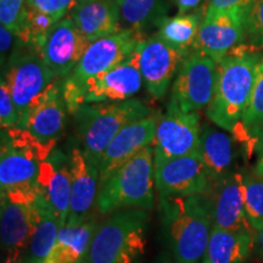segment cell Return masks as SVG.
<instances>
[{
    "mask_svg": "<svg viewBox=\"0 0 263 263\" xmlns=\"http://www.w3.org/2000/svg\"><path fill=\"white\" fill-rule=\"evenodd\" d=\"M66 110L62 84L55 80L33 104L25 129L43 144H55L65 129Z\"/></svg>",
    "mask_w": 263,
    "mask_h": 263,
    "instance_id": "cell-18",
    "label": "cell"
},
{
    "mask_svg": "<svg viewBox=\"0 0 263 263\" xmlns=\"http://www.w3.org/2000/svg\"><path fill=\"white\" fill-rule=\"evenodd\" d=\"M160 209L164 234L176 262H199L213 228L206 196H162Z\"/></svg>",
    "mask_w": 263,
    "mask_h": 263,
    "instance_id": "cell-2",
    "label": "cell"
},
{
    "mask_svg": "<svg viewBox=\"0 0 263 263\" xmlns=\"http://www.w3.org/2000/svg\"><path fill=\"white\" fill-rule=\"evenodd\" d=\"M256 150H257V155H258V161H257V166H256V171L259 173H263V133L259 136L258 141H257V146H256Z\"/></svg>",
    "mask_w": 263,
    "mask_h": 263,
    "instance_id": "cell-40",
    "label": "cell"
},
{
    "mask_svg": "<svg viewBox=\"0 0 263 263\" xmlns=\"http://www.w3.org/2000/svg\"><path fill=\"white\" fill-rule=\"evenodd\" d=\"M262 174H263V173H262Z\"/></svg>",
    "mask_w": 263,
    "mask_h": 263,
    "instance_id": "cell-45",
    "label": "cell"
},
{
    "mask_svg": "<svg viewBox=\"0 0 263 263\" xmlns=\"http://www.w3.org/2000/svg\"><path fill=\"white\" fill-rule=\"evenodd\" d=\"M154 188V147L147 146L99 185L97 209L101 215L128 209L149 211L155 201Z\"/></svg>",
    "mask_w": 263,
    "mask_h": 263,
    "instance_id": "cell-5",
    "label": "cell"
},
{
    "mask_svg": "<svg viewBox=\"0 0 263 263\" xmlns=\"http://www.w3.org/2000/svg\"><path fill=\"white\" fill-rule=\"evenodd\" d=\"M240 126L249 138V145L251 144L252 149H256L258 138L263 133V58L258 64L254 89Z\"/></svg>",
    "mask_w": 263,
    "mask_h": 263,
    "instance_id": "cell-28",
    "label": "cell"
},
{
    "mask_svg": "<svg viewBox=\"0 0 263 263\" xmlns=\"http://www.w3.org/2000/svg\"><path fill=\"white\" fill-rule=\"evenodd\" d=\"M72 193L70 212L66 224H81L93 219L99 193V171L91 167L83 150L72 147L70 153Z\"/></svg>",
    "mask_w": 263,
    "mask_h": 263,
    "instance_id": "cell-19",
    "label": "cell"
},
{
    "mask_svg": "<svg viewBox=\"0 0 263 263\" xmlns=\"http://www.w3.org/2000/svg\"><path fill=\"white\" fill-rule=\"evenodd\" d=\"M28 6L43 14L52 16L58 22L64 18L60 0H28Z\"/></svg>",
    "mask_w": 263,
    "mask_h": 263,
    "instance_id": "cell-36",
    "label": "cell"
},
{
    "mask_svg": "<svg viewBox=\"0 0 263 263\" xmlns=\"http://www.w3.org/2000/svg\"><path fill=\"white\" fill-rule=\"evenodd\" d=\"M57 78L37 51L11 59L5 81L17 108L20 128H25L33 104Z\"/></svg>",
    "mask_w": 263,
    "mask_h": 263,
    "instance_id": "cell-8",
    "label": "cell"
},
{
    "mask_svg": "<svg viewBox=\"0 0 263 263\" xmlns=\"http://www.w3.org/2000/svg\"><path fill=\"white\" fill-rule=\"evenodd\" d=\"M27 9L28 0H0V24L17 34Z\"/></svg>",
    "mask_w": 263,
    "mask_h": 263,
    "instance_id": "cell-33",
    "label": "cell"
},
{
    "mask_svg": "<svg viewBox=\"0 0 263 263\" xmlns=\"http://www.w3.org/2000/svg\"><path fill=\"white\" fill-rule=\"evenodd\" d=\"M256 242H257L258 246V252L259 256L263 258V229L257 232V238H256Z\"/></svg>",
    "mask_w": 263,
    "mask_h": 263,
    "instance_id": "cell-42",
    "label": "cell"
},
{
    "mask_svg": "<svg viewBox=\"0 0 263 263\" xmlns=\"http://www.w3.org/2000/svg\"><path fill=\"white\" fill-rule=\"evenodd\" d=\"M39 195L49 203L65 226L68 218L72 193L70 160L60 151H52L47 160L42 161L38 174Z\"/></svg>",
    "mask_w": 263,
    "mask_h": 263,
    "instance_id": "cell-20",
    "label": "cell"
},
{
    "mask_svg": "<svg viewBox=\"0 0 263 263\" xmlns=\"http://www.w3.org/2000/svg\"><path fill=\"white\" fill-rule=\"evenodd\" d=\"M74 2H77V0H60L62 15L65 16L70 10L73 9V6L76 5Z\"/></svg>",
    "mask_w": 263,
    "mask_h": 263,
    "instance_id": "cell-41",
    "label": "cell"
},
{
    "mask_svg": "<svg viewBox=\"0 0 263 263\" xmlns=\"http://www.w3.org/2000/svg\"><path fill=\"white\" fill-rule=\"evenodd\" d=\"M242 22L250 44L263 48V0H252L244 10Z\"/></svg>",
    "mask_w": 263,
    "mask_h": 263,
    "instance_id": "cell-32",
    "label": "cell"
},
{
    "mask_svg": "<svg viewBox=\"0 0 263 263\" xmlns=\"http://www.w3.org/2000/svg\"><path fill=\"white\" fill-rule=\"evenodd\" d=\"M251 230L212 228L202 263H242L254 248Z\"/></svg>",
    "mask_w": 263,
    "mask_h": 263,
    "instance_id": "cell-24",
    "label": "cell"
},
{
    "mask_svg": "<svg viewBox=\"0 0 263 263\" xmlns=\"http://www.w3.org/2000/svg\"><path fill=\"white\" fill-rule=\"evenodd\" d=\"M176 263H179V262H176Z\"/></svg>",
    "mask_w": 263,
    "mask_h": 263,
    "instance_id": "cell-44",
    "label": "cell"
},
{
    "mask_svg": "<svg viewBox=\"0 0 263 263\" xmlns=\"http://www.w3.org/2000/svg\"><path fill=\"white\" fill-rule=\"evenodd\" d=\"M57 22L58 21L52 16L43 14V12H39L28 6L24 24L16 35L25 45H29L39 54L47 41L49 33Z\"/></svg>",
    "mask_w": 263,
    "mask_h": 263,
    "instance_id": "cell-29",
    "label": "cell"
},
{
    "mask_svg": "<svg viewBox=\"0 0 263 263\" xmlns=\"http://www.w3.org/2000/svg\"><path fill=\"white\" fill-rule=\"evenodd\" d=\"M200 121L196 112H184L171 99L166 114L157 118L154 160H172L199 151Z\"/></svg>",
    "mask_w": 263,
    "mask_h": 263,
    "instance_id": "cell-9",
    "label": "cell"
},
{
    "mask_svg": "<svg viewBox=\"0 0 263 263\" xmlns=\"http://www.w3.org/2000/svg\"><path fill=\"white\" fill-rule=\"evenodd\" d=\"M252 0H210L209 8L218 10H244L251 4Z\"/></svg>",
    "mask_w": 263,
    "mask_h": 263,
    "instance_id": "cell-37",
    "label": "cell"
},
{
    "mask_svg": "<svg viewBox=\"0 0 263 263\" xmlns=\"http://www.w3.org/2000/svg\"><path fill=\"white\" fill-rule=\"evenodd\" d=\"M154 179L160 197L205 195L211 184L199 151L172 160H154Z\"/></svg>",
    "mask_w": 263,
    "mask_h": 263,
    "instance_id": "cell-12",
    "label": "cell"
},
{
    "mask_svg": "<svg viewBox=\"0 0 263 263\" xmlns=\"http://www.w3.org/2000/svg\"><path fill=\"white\" fill-rule=\"evenodd\" d=\"M0 124H2V129L20 127L17 108L15 106L9 85L4 77L2 78V83H0Z\"/></svg>",
    "mask_w": 263,
    "mask_h": 263,
    "instance_id": "cell-34",
    "label": "cell"
},
{
    "mask_svg": "<svg viewBox=\"0 0 263 263\" xmlns=\"http://www.w3.org/2000/svg\"><path fill=\"white\" fill-rule=\"evenodd\" d=\"M255 45H236L217 64L216 87L206 115L216 126L233 132L250 103L261 57Z\"/></svg>",
    "mask_w": 263,
    "mask_h": 263,
    "instance_id": "cell-1",
    "label": "cell"
},
{
    "mask_svg": "<svg viewBox=\"0 0 263 263\" xmlns=\"http://www.w3.org/2000/svg\"><path fill=\"white\" fill-rule=\"evenodd\" d=\"M141 41L143 39L139 33L122 29L90 43L72 74L66 78V82L80 87L85 82L110 71L126 61Z\"/></svg>",
    "mask_w": 263,
    "mask_h": 263,
    "instance_id": "cell-11",
    "label": "cell"
},
{
    "mask_svg": "<svg viewBox=\"0 0 263 263\" xmlns=\"http://www.w3.org/2000/svg\"><path fill=\"white\" fill-rule=\"evenodd\" d=\"M217 62L195 51L182 64L172 85V100L184 112H196L211 103L216 87Z\"/></svg>",
    "mask_w": 263,
    "mask_h": 263,
    "instance_id": "cell-10",
    "label": "cell"
},
{
    "mask_svg": "<svg viewBox=\"0 0 263 263\" xmlns=\"http://www.w3.org/2000/svg\"><path fill=\"white\" fill-rule=\"evenodd\" d=\"M157 118L159 117L150 115L138 120L124 127L114 138L104 151L99 163V185L141 150L154 145Z\"/></svg>",
    "mask_w": 263,
    "mask_h": 263,
    "instance_id": "cell-17",
    "label": "cell"
},
{
    "mask_svg": "<svg viewBox=\"0 0 263 263\" xmlns=\"http://www.w3.org/2000/svg\"><path fill=\"white\" fill-rule=\"evenodd\" d=\"M15 33L6 28L5 26H0V50H2V60L4 61L5 55L14 44Z\"/></svg>",
    "mask_w": 263,
    "mask_h": 263,
    "instance_id": "cell-38",
    "label": "cell"
},
{
    "mask_svg": "<svg viewBox=\"0 0 263 263\" xmlns=\"http://www.w3.org/2000/svg\"><path fill=\"white\" fill-rule=\"evenodd\" d=\"M245 186V213L255 232L263 229V174L256 170L242 174Z\"/></svg>",
    "mask_w": 263,
    "mask_h": 263,
    "instance_id": "cell-30",
    "label": "cell"
},
{
    "mask_svg": "<svg viewBox=\"0 0 263 263\" xmlns=\"http://www.w3.org/2000/svg\"><path fill=\"white\" fill-rule=\"evenodd\" d=\"M150 111L138 99L112 104H87L73 114L83 153L91 167L99 171L101 156L108 144L128 124L150 116Z\"/></svg>",
    "mask_w": 263,
    "mask_h": 263,
    "instance_id": "cell-4",
    "label": "cell"
},
{
    "mask_svg": "<svg viewBox=\"0 0 263 263\" xmlns=\"http://www.w3.org/2000/svg\"><path fill=\"white\" fill-rule=\"evenodd\" d=\"M77 2H88V0H77ZM76 2V3H77Z\"/></svg>",
    "mask_w": 263,
    "mask_h": 263,
    "instance_id": "cell-43",
    "label": "cell"
},
{
    "mask_svg": "<svg viewBox=\"0 0 263 263\" xmlns=\"http://www.w3.org/2000/svg\"><path fill=\"white\" fill-rule=\"evenodd\" d=\"M201 12L178 14L173 17L163 18L159 24L156 37L172 47L186 51L194 44L200 27Z\"/></svg>",
    "mask_w": 263,
    "mask_h": 263,
    "instance_id": "cell-27",
    "label": "cell"
},
{
    "mask_svg": "<svg viewBox=\"0 0 263 263\" xmlns=\"http://www.w3.org/2000/svg\"><path fill=\"white\" fill-rule=\"evenodd\" d=\"M242 14V10L207 8L194 41V50L219 64L233 48L244 43L246 35Z\"/></svg>",
    "mask_w": 263,
    "mask_h": 263,
    "instance_id": "cell-13",
    "label": "cell"
},
{
    "mask_svg": "<svg viewBox=\"0 0 263 263\" xmlns=\"http://www.w3.org/2000/svg\"><path fill=\"white\" fill-rule=\"evenodd\" d=\"M0 236L6 254H22L27 248L34 223V202L12 201L0 196Z\"/></svg>",
    "mask_w": 263,
    "mask_h": 263,
    "instance_id": "cell-21",
    "label": "cell"
},
{
    "mask_svg": "<svg viewBox=\"0 0 263 263\" xmlns=\"http://www.w3.org/2000/svg\"><path fill=\"white\" fill-rule=\"evenodd\" d=\"M121 20L129 29L141 34L149 26L159 25L166 12L164 0H115Z\"/></svg>",
    "mask_w": 263,
    "mask_h": 263,
    "instance_id": "cell-26",
    "label": "cell"
},
{
    "mask_svg": "<svg viewBox=\"0 0 263 263\" xmlns=\"http://www.w3.org/2000/svg\"><path fill=\"white\" fill-rule=\"evenodd\" d=\"M55 144H43L25 128L2 129L0 189L12 201L33 203L39 196L38 174Z\"/></svg>",
    "mask_w": 263,
    "mask_h": 263,
    "instance_id": "cell-3",
    "label": "cell"
},
{
    "mask_svg": "<svg viewBox=\"0 0 263 263\" xmlns=\"http://www.w3.org/2000/svg\"><path fill=\"white\" fill-rule=\"evenodd\" d=\"M71 18L90 43L122 31L121 14L115 0L77 2L71 11Z\"/></svg>",
    "mask_w": 263,
    "mask_h": 263,
    "instance_id": "cell-22",
    "label": "cell"
},
{
    "mask_svg": "<svg viewBox=\"0 0 263 263\" xmlns=\"http://www.w3.org/2000/svg\"><path fill=\"white\" fill-rule=\"evenodd\" d=\"M211 211L213 228L251 230L245 213V186L242 173L229 172L212 180L205 194Z\"/></svg>",
    "mask_w": 263,
    "mask_h": 263,
    "instance_id": "cell-14",
    "label": "cell"
},
{
    "mask_svg": "<svg viewBox=\"0 0 263 263\" xmlns=\"http://www.w3.org/2000/svg\"><path fill=\"white\" fill-rule=\"evenodd\" d=\"M89 45L72 18H62L49 33L39 55L58 78H64L73 72Z\"/></svg>",
    "mask_w": 263,
    "mask_h": 263,
    "instance_id": "cell-16",
    "label": "cell"
},
{
    "mask_svg": "<svg viewBox=\"0 0 263 263\" xmlns=\"http://www.w3.org/2000/svg\"><path fill=\"white\" fill-rule=\"evenodd\" d=\"M84 258L71 246L57 242L45 263H82Z\"/></svg>",
    "mask_w": 263,
    "mask_h": 263,
    "instance_id": "cell-35",
    "label": "cell"
},
{
    "mask_svg": "<svg viewBox=\"0 0 263 263\" xmlns=\"http://www.w3.org/2000/svg\"><path fill=\"white\" fill-rule=\"evenodd\" d=\"M60 228V218L39 195L34 201V223L28 245L24 252L25 263H45L57 244Z\"/></svg>",
    "mask_w": 263,
    "mask_h": 263,
    "instance_id": "cell-23",
    "label": "cell"
},
{
    "mask_svg": "<svg viewBox=\"0 0 263 263\" xmlns=\"http://www.w3.org/2000/svg\"><path fill=\"white\" fill-rule=\"evenodd\" d=\"M199 154L205 163L210 178L216 180L230 172L234 161L233 140L224 132L206 126L200 134Z\"/></svg>",
    "mask_w": 263,
    "mask_h": 263,
    "instance_id": "cell-25",
    "label": "cell"
},
{
    "mask_svg": "<svg viewBox=\"0 0 263 263\" xmlns=\"http://www.w3.org/2000/svg\"><path fill=\"white\" fill-rule=\"evenodd\" d=\"M143 82L139 57L136 49L122 64L85 82L80 87L65 81L62 93L67 111L73 115L78 108L87 104L129 100L140 90Z\"/></svg>",
    "mask_w": 263,
    "mask_h": 263,
    "instance_id": "cell-7",
    "label": "cell"
},
{
    "mask_svg": "<svg viewBox=\"0 0 263 263\" xmlns=\"http://www.w3.org/2000/svg\"><path fill=\"white\" fill-rule=\"evenodd\" d=\"M137 51L147 91L153 98L162 99L186 51L167 44L159 37L143 39L137 47Z\"/></svg>",
    "mask_w": 263,
    "mask_h": 263,
    "instance_id": "cell-15",
    "label": "cell"
},
{
    "mask_svg": "<svg viewBox=\"0 0 263 263\" xmlns=\"http://www.w3.org/2000/svg\"><path fill=\"white\" fill-rule=\"evenodd\" d=\"M146 211L137 209L114 212L99 226L85 263H132L145 249Z\"/></svg>",
    "mask_w": 263,
    "mask_h": 263,
    "instance_id": "cell-6",
    "label": "cell"
},
{
    "mask_svg": "<svg viewBox=\"0 0 263 263\" xmlns=\"http://www.w3.org/2000/svg\"><path fill=\"white\" fill-rule=\"evenodd\" d=\"M98 228L99 224L95 221V218L88 222L81 223V224L61 226L60 230H59L57 242L71 246L85 261V257H87Z\"/></svg>",
    "mask_w": 263,
    "mask_h": 263,
    "instance_id": "cell-31",
    "label": "cell"
},
{
    "mask_svg": "<svg viewBox=\"0 0 263 263\" xmlns=\"http://www.w3.org/2000/svg\"><path fill=\"white\" fill-rule=\"evenodd\" d=\"M202 0H176L179 14H188L199 6Z\"/></svg>",
    "mask_w": 263,
    "mask_h": 263,
    "instance_id": "cell-39",
    "label": "cell"
}]
</instances>
